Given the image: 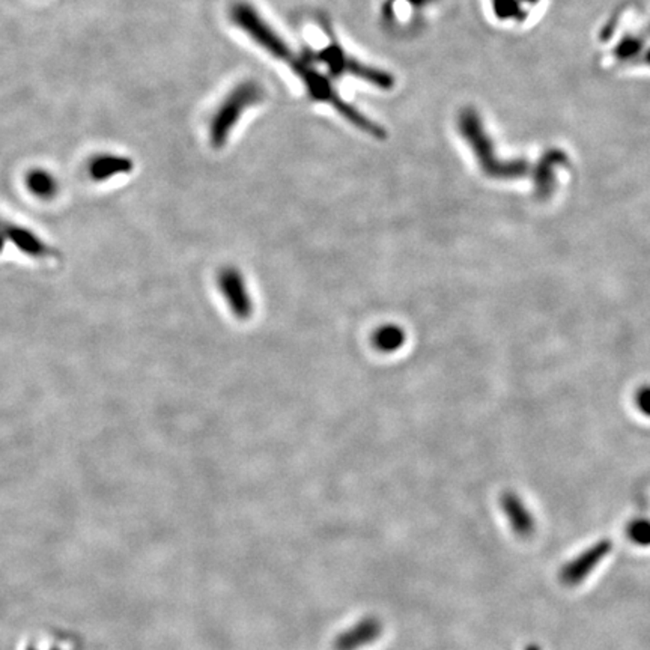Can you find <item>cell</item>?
<instances>
[{
  "label": "cell",
  "mask_w": 650,
  "mask_h": 650,
  "mask_svg": "<svg viewBox=\"0 0 650 650\" xmlns=\"http://www.w3.org/2000/svg\"><path fill=\"white\" fill-rule=\"evenodd\" d=\"M501 506H503L504 513L508 515V520L511 522V526H512L513 531L518 536L527 538V536L533 533V517H531V513L529 512V509L526 508V504L522 503L521 500L513 496V494H506L501 500Z\"/></svg>",
  "instance_id": "cell-6"
},
{
  "label": "cell",
  "mask_w": 650,
  "mask_h": 650,
  "mask_svg": "<svg viewBox=\"0 0 650 650\" xmlns=\"http://www.w3.org/2000/svg\"><path fill=\"white\" fill-rule=\"evenodd\" d=\"M217 284L233 316L240 321L252 318L254 306L242 273L235 267L222 268L217 276Z\"/></svg>",
  "instance_id": "cell-3"
},
{
  "label": "cell",
  "mask_w": 650,
  "mask_h": 650,
  "mask_svg": "<svg viewBox=\"0 0 650 650\" xmlns=\"http://www.w3.org/2000/svg\"><path fill=\"white\" fill-rule=\"evenodd\" d=\"M407 341L404 328L397 324H386L372 333L371 342L378 353L393 354L399 351Z\"/></svg>",
  "instance_id": "cell-7"
},
{
  "label": "cell",
  "mask_w": 650,
  "mask_h": 650,
  "mask_svg": "<svg viewBox=\"0 0 650 650\" xmlns=\"http://www.w3.org/2000/svg\"><path fill=\"white\" fill-rule=\"evenodd\" d=\"M261 99H263V89L254 83L242 85L231 97H228L226 101L220 106L216 117L212 118V129H210L212 147H223L226 139L231 134L229 131L233 129V125L237 124L238 118L244 112V108L250 104L258 103Z\"/></svg>",
  "instance_id": "cell-2"
},
{
  "label": "cell",
  "mask_w": 650,
  "mask_h": 650,
  "mask_svg": "<svg viewBox=\"0 0 650 650\" xmlns=\"http://www.w3.org/2000/svg\"><path fill=\"white\" fill-rule=\"evenodd\" d=\"M232 18L242 31L247 32L259 46H263L267 52L272 53L273 57L288 62L294 71L303 78V82L306 83L307 89L315 98L333 104L344 117L348 118L349 121L360 129H366L367 133L374 134L375 138L383 136L377 125L372 124L367 118L363 117L362 113H358L351 106L337 98L336 92L333 91L327 80L323 76H319L306 61H303L302 57H295L293 50L280 39L279 35L270 29L267 23H263V18L259 17L258 13L252 6L246 4L233 6Z\"/></svg>",
  "instance_id": "cell-1"
},
{
  "label": "cell",
  "mask_w": 650,
  "mask_h": 650,
  "mask_svg": "<svg viewBox=\"0 0 650 650\" xmlns=\"http://www.w3.org/2000/svg\"><path fill=\"white\" fill-rule=\"evenodd\" d=\"M638 405H640L643 413L650 414V388L643 390V392L638 395Z\"/></svg>",
  "instance_id": "cell-10"
},
{
  "label": "cell",
  "mask_w": 650,
  "mask_h": 650,
  "mask_svg": "<svg viewBox=\"0 0 650 650\" xmlns=\"http://www.w3.org/2000/svg\"><path fill=\"white\" fill-rule=\"evenodd\" d=\"M133 160L125 155L98 154L94 155L88 163V172L94 181H106L117 175H124L133 170Z\"/></svg>",
  "instance_id": "cell-5"
},
{
  "label": "cell",
  "mask_w": 650,
  "mask_h": 650,
  "mask_svg": "<svg viewBox=\"0 0 650 650\" xmlns=\"http://www.w3.org/2000/svg\"><path fill=\"white\" fill-rule=\"evenodd\" d=\"M26 186L29 191L39 199L55 198L59 189L57 178L44 169H34L27 173Z\"/></svg>",
  "instance_id": "cell-8"
},
{
  "label": "cell",
  "mask_w": 650,
  "mask_h": 650,
  "mask_svg": "<svg viewBox=\"0 0 650 650\" xmlns=\"http://www.w3.org/2000/svg\"><path fill=\"white\" fill-rule=\"evenodd\" d=\"M612 550V545L608 541H599L594 543L593 547L587 548L586 552H583L580 556L571 560L568 564H564L563 569L560 571V580L568 586H575L586 580L589 573H593L608 552Z\"/></svg>",
  "instance_id": "cell-4"
},
{
  "label": "cell",
  "mask_w": 650,
  "mask_h": 650,
  "mask_svg": "<svg viewBox=\"0 0 650 650\" xmlns=\"http://www.w3.org/2000/svg\"><path fill=\"white\" fill-rule=\"evenodd\" d=\"M628 536L637 545H650V521L635 520L628 527Z\"/></svg>",
  "instance_id": "cell-9"
}]
</instances>
